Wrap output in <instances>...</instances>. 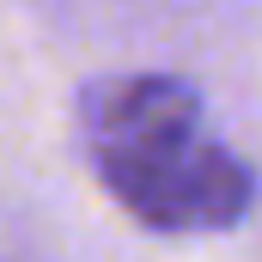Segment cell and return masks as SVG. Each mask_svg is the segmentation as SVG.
Listing matches in <instances>:
<instances>
[{
  "label": "cell",
  "mask_w": 262,
  "mask_h": 262,
  "mask_svg": "<svg viewBox=\"0 0 262 262\" xmlns=\"http://www.w3.org/2000/svg\"><path fill=\"white\" fill-rule=\"evenodd\" d=\"M79 140L98 183L146 232H226L256 201L250 165L213 134L195 85L171 73H116L85 85Z\"/></svg>",
  "instance_id": "1"
}]
</instances>
